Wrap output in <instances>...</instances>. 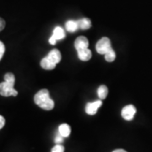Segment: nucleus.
<instances>
[{
  "label": "nucleus",
  "mask_w": 152,
  "mask_h": 152,
  "mask_svg": "<svg viewBox=\"0 0 152 152\" xmlns=\"http://www.w3.org/2000/svg\"><path fill=\"white\" fill-rule=\"evenodd\" d=\"M15 77L12 73H7L4 75V81L0 83V95L2 96H16L18 91L14 88Z\"/></svg>",
  "instance_id": "f257e3e1"
},
{
  "label": "nucleus",
  "mask_w": 152,
  "mask_h": 152,
  "mask_svg": "<svg viewBox=\"0 0 152 152\" xmlns=\"http://www.w3.org/2000/svg\"><path fill=\"white\" fill-rule=\"evenodd\" d=\"M34 102L39 107L46 111H50L54 107V102L50 97L48 90H40L34 96Z\"/></svg>",
  "instance_id": "f03ea898"
},
{
  "label": "nucleus",
  "mask_w": 152,
  "mask_h": 152,
  "mask_svg": "<svg viewBox=\"0 0 152 152\" xmlns=\"http://www.w3.org/2000/svg\"><path fill=\"white\" fill-rule=\"evenodd\" d=\"M112 48H112L111 41L108 37H106L100 39L96 43V49L99 54L105 55Z\"/></svg>",
  "instance_id": "7ed1b4c3"
},
{
  "label": "nucleus",
  "mask_w": 152,
  "mask_h": 152,
  "mask_svg": "<svg viewBox=\"0 0 152 152\" xmlns=\"http://www.w3.org/2000/svg\"><path fill=\"white\" fill-rule=\"evenodd\" d=\"M136 113V108L134 105H127L124 108L122 109L121 115L123 118H124L127 121H131L134 119V117Z\"/></svg>",
  "instance_id": "20e7f679"
},
{
  "label": "nucleus",
  "mask_w": 152,
  "mask_h": 152,
  "mask_svg": "<svg viewBox=\"0 0 152 152\" xmlns=\"http://www.w3.org/2000/svg\"><path fill=\"white\" fill-rule=\"evenodd\" d=\"M102 105V100H98L93 102H90L86 105V112L88 115H95L97 113V110L99 107Z\"/></svg>",
  "instance_id": "39448f33"
},
{
  "label": "nucleus",
  "mask_w": 152,
  "mask_h": 152,
  "mask_svg": "<svg viewBox=\"0 0 152 152\" xmlns=\"http://www.w3.org/2000/svg\"><path fill=\"white\" fill-rule=\"evenodd\" d=\"M75 48L77 51L89 48V41L86 37H79L75 42Z\"/></svg>",
  "instance_id": "423d86ee"
},
{
  "label": "nucleus",
  "mask_w": 152,
  "mask_h": 152,
  "mask_svg": "<svg viewBox=\"0 0 152 152\" xmlns=\"http://www.w3.org/2000/svg\"><path fill=\"white\" fill-rule=\"evenodd\" d=\"M77 53H78L79 58L81 60V61H85V62L89 61V60L91 58V56H92L91 51L89 48L79 50V51H77Z\"/></svg>",
  "instance_id": "0eeeda50"
},
{
  "label": "nucleus",
  "mask_w": 152,
  "mask_h": 152,
  "mask_svg": "<svg viewBox=\"0 0 152 152\" xmlns=\"http://www.w3.org/2000/svg\"><path fill=\"white\" fill-rule=\"evenodd\" d=\"M56 65L57 64L55 63H53L51 59H49L47 56L45 58H43L41 61V67L43 69H46V70H52V69L56 68Z\"/></svg>",
  "instance_id": "6e6552de"
},
{
  "label": "nucleus",
  "mask_w": 152,
  "mask_h": 152,
  "mask_svg": "<svg viewBox=\"0 0 152 152\" xmlns=\"http://www.w3.org/2000/svg\"><path fill=\"white\" fill-rule=\"evenodd\" d=\"M49 59H51L53 63H55L56 64H58L60 62V60L62 58V56H61V53L58 50V49H53L50 53H49L48 56Z\"/></svg>",
  "instance_id": "1a4fd4ad"
},
{
  "label": "nucleus",
  "mask_w": 152,
  "mask_h": 152,
  "mask_svg": "<svg viewBox=\"0 0 152 152\" xmlns=\"http://www.w3.org/2000/svg\"><path fill=\"white\" fill-rule=\"evenodd\" d=\"M53 37L57 40V41H59V40H63L65 38V31L60 26H57L54 28L53 30V33L52 35Z\"/></svg>",
  "instance_id": "9d476101"
},
{
  "label": "nucleus",
  "mask_w": 152,
  "mask_h": 152,
  "mask_svg": "<svg viewBox=\"0 0 152 152\" xmlns=\"http://www.w3.org/2000/svg\"><path fill=\"white\" fill-rule=\"evenodd\" d=\"M58 132H59V134L61 136H63L64 138H67L70 135L71 133V129L70 126L67 124H63L59 126L58 128Z\"/></svg>",
  "instance_id": "9b49d317"
},
{
  "label": "nucleus",
  "mask_w": 152,
  "mask_h": 152,
  "mask_svg": "<svg viewBox=\"0 0 152 152\" xmlns=\"http://www.w3.org/2000/svg\"><path fill=\"white\" fill-rule=\"evenodd\" d=\"M78 25H79V29L81 30H88L91 27V21L88 18H83L79 20H77Z\"/></svg>",
  "instance_id": "f8f14e48"
},
{
  "label": "nucleus",
  "mask_w": 152,
  "mask_h": 152,
  "mask_svg": "<svg viewBox=\"0 0 152 152\" xmlns=\"http://www.w3.org/2000/svg\"><path fill=\"white\" fill-rule=\"evenodd\" d=\"M65 27L69 32H75L79 29V25H78V22L75 20H69L66 22Z\"/></svg>",
  "instance_id": "ddd939ff"
},
{
  "label": "nucleus",
  "mask_w": 152,
  "mask_h": 152,
  "mask_svg": "<svg viewBox=\"0 0 152 152\" xmlns=\"http://www.w3.org/2000/svg\"><path fill=\"white\" fill-rule=\"evenodd\" d=\"M97 94L98 96H99V98L101 100L106 99V97L107 96V94H108V89H107V87L106 86H103V85L101 86L98 88Z\"/></svg>",
  "instance_id": "4468645a"
},
{
  "label": "nucleus",
  "mask_w": 152,
  "mask_h": 152,
  "mask_svg": "<svg viewBox=\"0 0 152 152\" xmlns=\"http://www.w3.org/2000/svg\"><path fill=\"white\" fill-rule=\"evenodd\" d=\"M115 58H116V53H115V52H114V50L113 48L105 54V59H106V61L109 62V63L113 62Z\"/></svg>",
  "instance_id": "2eb2a0df"
},
{
  "label": "nucleus",
  "mask_w": 152,
  "mask_h": 152,
  "mask_svg": "<svg viewBox=\"0 0 152 152\" xmlns=\"http://www.w3.org/2000/svg\"><path fill=\"white\" fill-rule=\"evenodd\" d=\"M51 152H64V147L61 145H57L52 149Z\"/></svg>",
  "instance_id": "dca6fc26"
},
{
  "label": "nucleus",
  "mask_w": 152,
  "mask_h": 152,
  "mask_svg": "<svg viewBox=\"0 0 152 152\" xmlns=\"http://www.w3.org/2000/svg\"><path fill=\"white\" fill-rule=\"evenodd\" d=\"M4 52H5V46L0 41V60L2 59L3 56L4 54Z\"/></svg>",
  "instance_id": "f3484780"
},
{
  "label": "nucleus",
  "mask_w": 152,
  "mask_h": 152,
  "mask_svg": "<svg viewBox=\"0 0 152 152\" xmlns=\"http://www.w3.org/2000/svg\"><path fill=\"white\" fill-rule=\"evenodd\" d=\"M63 141H64V137L61 136L60 134H58L55 139V142L57 143V145H60L61 143H63Z\"/></svg>",
  "instance_id": "a211bd4d"
},
{
  "label": "nucleus",
  "mask_w": 152,
  "mask_h": 152,
  "mask_svg": "<svg viewBox=\"0 0 152 152\" xmlns=\"http://www.w3.org/2000/svg\"><path fill=\"white\" fill-rule=\"evenodd\" d=\"M4 27H5V21L4 19H2L0 17V31H2L4 29Z\"/></svg>",
  "instance_id": "6ab92c4d"
},
{
  "label": "nucleus",
  "mask_w": 152,
  "mask_h": 152,
  "mask_svg": "<svg viewBox=\"0 0 152 152\" xmlns=\"http://www.w3.org/2000/svg\"><path fill=\"white\" fill-rule=\"evenodd\" d=\"M4 124H5V119L3 116L0 115V129L4 128Z\"/></svg>",
  "instance_id": "aec40b11"
},
{
  "label": "nucleus",
  "mask_w": 152,
  "mask_h": 152,
  "mask_svg": "<svg viewBox=\"0 0 152 152\" xmlns=\"http://www.w3.org/2000/svg\"><path fill=\"white\" fill-rule=\"evenodd\" d=\"M57 42H58V41H57V40H56L53 36L49 38V43L51 44V45H55V44L57 43Z\"/></svg>",
  "instance_id": "412c9836"
},
{
  "label": "nucleus",
  "mask_w": 152,
  "mask_h": 152,
  "mask_svg": "<svg viewBox=\"0 0 152 152\" xmlns=\"http://www.w3.org/2000/svg\"><path fill=\"white\" fill-rule=\"evenodd\" d=\"M113 152H127L124 150H122V149H118V150H115Z\"/></svg>",
  "instance_id": "4be33fe9"
}]
</instances>
